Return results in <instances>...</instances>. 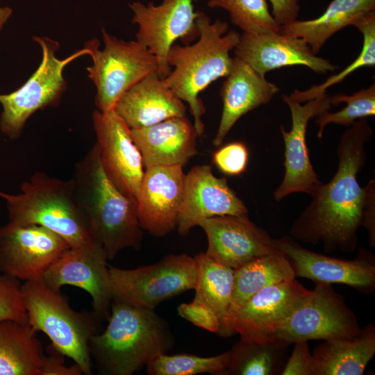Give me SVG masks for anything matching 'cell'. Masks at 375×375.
<instances>
[{
	"mask_svg": "<svg viewBox=\"0 0 375 375\" xmlns=\"http://www.w3.org/2000/svg\"><path fill=\"white\" fill-rule=\"evenodd\" d=\"M372 133L366 118L343 132L337 147V170L329 182L310 195L311 201L293 222L290 233L294 240L321 244L326 253H352L363 226L370 247H375V181L365 187L358 181L367 162L365 145Z\"/></svg>",
	"mask_w": 375,
	"mask_h": 375,
	"instance_id": "obj_1",
	"label": "cell"
},
{
	"mask_svg": "<svg viewBox=\"0 0 375 375\" xmlns=\"http://www.w3.org/2000/svg\"><path fill=\"white\" fill-rule=\"evenodd\" d=\"M71 181L90 235L101 246L108 260L124 249L141 247L143 230L137 204L106 174L97 143L76 163Z\"/></svg>",
	"mask_w": 375,
	"mask_h": 375,
	"instance_id": "obj_2",
	"label": "cell"
},
{
	"mask_svg": "<svg viewBox=\"0 0 375 375\" xmlns=\"http://www.w3.org/2000/svg\"><path fill=\"white\" fill-rule=\"evenodd\" d=\"M108 321L105 330L89 342L91 357L101 374L132 375L174 344L169 324L154 310L112 299Z\"/></svg>",
	"mask_w": 375,
	"mask_h": 375,
	"instance_id": "obj_3",
	"label": "cell"
},
{
	"mask_svg": "<svg viewBox=\"0 0 375 375\" xmlns=\"http://www.w3.org/2000/svg\"><path fill=\"white\" fill-rule=\"evenodd\" d=\"M196 24L199 40L192 44L174 43L171 47L167 61L174 69L163 79L180 99L188 103L193 125L201 136L205 129L201 117L206 108L199 94L212 82L229 74L233 60L230 51L240 34L228 31L226 22H212L203 12H197Z\"/></svg>",
	"mask_w": 375,
	"mask_h": 375,
	"instance_id": "obj_4",
	"label": "cell"
},
{
	"mask_svg": "<svg viewBox=\"0 0 375 375\" xmlns=\"http://www.w3.org/2000/svg\"><path fill=\"white\" fill-rule=\"evenodd\" d=\"M20 190L17 194L0 190L8 223L43 226L59 235L70 247L92 240L76 205L71 179L35 171L22 183Z\"/></svg>",
	"mask_w": 375,
	"mask_h": 375,
	"instance_id": "obj_5",
	"label": "cell"
},
{
	"mask_svg": "<svg viewBox=\"0 0 375 375\" xmlns=\"http://www.w3.org/2000/svg\"><path fill=\"white\" fill-rule=\"evenodd\" d=\"M28 322L36 331L46 334L51 344L72 359L83 374H92L89 342L101 321L93 312H77L60 290L47 286L42 279L22 284Z\"/></svg>",
	"mask_w": 375,
	"mask_h": 375,
	"instance_id": "obj_6",
	"label": "cell"
},
{
	"mask_svg": "<svg viewBox=\"0 0 375 375\" xmlns=\"http://www.w3.org/2000/svg\"><path fill=\"white\" fill-rule=\"evenodd\" d=\"M33 40L42 51L39 67L19 88L9 94H0L2 106L0 131L11 140L20 137L27 120L33 113L59 103L67 88L63 76L65 67L75 59L90 53V49L85 45L69 56L59 59L56 56L60 48L58 42L40 36H34Z\"/></svg>",
	"mask_w": 375,
	"mask_h": 375,
	"instance_id": "obj_7",
	"label": "cell"
},
{
	"mask_svg": "<svg viewBox=\"0 0 375 375\" xmlns=\"http://www.w3.org/2000/svg\"><path fill=\"white\" fill-rule=\"evenodd\" d=\"M104 47L93 40L85 43L92 64L87 68L96 88L95 105L101 112L113 110L122 95L147 75L158 71L156 58L139 42H126L101 30Z\"/></svg>",
	"mask_w": 375,
	"mask_h": 375,
	"instance_id": "obj_8",
	"label": "cell"
},
{
	"mask_svg": "<svg viewBox=\"0 0 375 375\" xmlns=\"http://www.w3.org/2000/svg\"><path fill=\"white\" fill-rule=\"evenodd\" d=\"M112 299L154 310L161 302L194 288L197 265L187 254H169L135 269L108 266Z\"/></svg>",
	"mask_w": 375,
	"mask_h": 375,
	"instance_id": "obj_9",
	"label": "cell"
},
{
	"mask_svg": "<svg viewBox=\"0 0 375 375\" xmlns=\"http://www.w3.org/2000/svg\"><path fill=\"white\" fill-rule=\"evenodd\" d=\"M362 328L344 299L331 284L316 283L276 331L274 338L297 341L351 340Z\"/></svg>",
	"mask_w": 375,
	"mask_h": 375,
	"instance_id": "obj_10",
	"label": "cell"
},
{
	"mask_svg": "<svg viewBox=\"0 0 375 375\" xmlns=\"http://www.w3.org/2000/svg\"><path fill=\"white\" fill-rule=\"evenodd\" d=\"M137 24L136 40L157 59V74L161 78L170 72L167 56L171 47L178 40H192L199 36L193 0H162L159 5L140 1L129 4Z\"/></svg>",
	"mask_w": 375,
	"mask_h": 375,
	"instance_id": "obj_11",
	"label": "cell"
},
{
	"mask_svg": "<svg viewBox=\"0 0 375 375\" xmlns=\"http://www.w3.org/2000/svg\"><path fill=\"white\" fill-rule=\"evenodd\" d=\"M70 246L38 225L0 226V273L19 280L42 279L49 267Z\"/></svg>",
	"mask_w": 375,
	"mask_h": 375,
	"instance_id": "obj_12",
	"label": "cell"
},
{
	"mask_svg": "<svg viewBox=\"0 0 375 375\" xmlns=\"http://www.w3.org/2000/svg\"><path fill=\"white\" fill-rule=\"evenodd\" d=\"M107 260L101 246L91 240L70 247L49 267L42 281L56 290L67 285L84 290L92 297L93 312L108 320L112 294Z\"/></svg>",
	"mask_w": 375,
	"mask_h": 375,
	"instance_id": "obj_13",
	"label": "cell"
},
{
	"mask_svg": "<svg viewBox=\"0 0 375 375\" xmlns=\"http://www.w3.org/2000/svg\"><path fill=\"white\" fill-rule=\"evenodd\" d=\"M275 247L287 258L297 277L316 283L343 284L364 294L375 289V257L365 248L353 260H342L312 251L291 236L273 239Z\"/></svg>",
	"mask_w": 375,
	"mask_h": 375,
	"instance_id": "obj_14",
	"label": "cell"
},
{
	"mask_svg": "<svg viewBox=\"0 0 375 375\" xmlns=\"http://www.w3.org/2000/svg\"><path fill=\"white\" fill-rule=\"evenodd\" d=\"M283 101L290 108L292 127L287 131L283 125L280 131L285 145L283 178L273 196L280 201L288 195L302 192L310 196L322 185L311 164L306 144L309 120L331 109L329 96L325 93L305 104L283 94Z\"/></svg>",
	"mask_w": 375,
	"mask_h": 375,
	"instance_id": "obj_15",
	"label": "cell"
},
{
	"mask_svg": "<svg viewBox=\"0 0 375 375\" xmlns=\"http://www.w3.org/2000/svg\"><path fill=\"white\" fill-rule=\"evenodd\" d=\"M92 118L100 161L106 174L137 204L144 167L131 128L114 110L101 112L97 109Z\"/></svg>",
	"mask_w": 375,
	"mask_h": 375,
	"instance_id": "obj_16",
	"label": "cell"
},
{
	"mask_svg": "<svg viewBox=\"0 0 375 375\" xmlns=\"http://www.w3.org/2000/svg\"><path fill=\"white\" fill-rule=\"evenodd\" d=\"M206 233V254L233 269L279 250L268 233L258 226L248 214L205 219L198 224Z\"/></svg>",
	"mask_w": 375,
	"mask_h": 375,
	"instance_id": "obj_17",
	"label": "cell"
},
{
	"mask_svg": "<svg viewBox=\"0 0 375 375\" xmlns=\"http://www.w3.org/2000/svg\"><path fill=\"white\" fill-rule=\"evenodd\" d=\"M244 214H248L244 203L224 177L213 174L210 165L194 166L185 174L176 227L181 235H187L205 219Z\"/></svg>",
	"mask_w": 375,
	"mask_h": 375,
	"instance_id": "obj_18",
	"label": "cell"
},
{
	"mask_svg": "<svg viewBox=\"0 0 375 375\" xmlns=\"http://www.w3.org/2000/svg\"><path fill=\"white\" fill-rule=\"evenodd\" d=\"M185 174L182 166H153L145 169L137 199L142 230L163 237L177 227Z\"/></svg>",
	"mask_w": 375,
	"mask_h": 375,
	"instance_id": "obj_19",
	"label": "cell"
},
{
	"mask_svg": "<svg viewBox=\"0 0 375 375\" xmlns=\"http://www.w3.org/2000/svg\"><path fill=\"white\" fill-rule=\"evenodd\" d=\"M234 53L235 57L262 76L286 66H304L320 74L333 72L337 68L329 60L314 54L303 38L280 32H243Z\"/></svg>",
	"mask_w": 375,
	"mask_h": 375,
	"instance_id": "obj_20",
	"label": "cell"
},
{
	"mask_svg": "<svg viewBox=\"0 0 375 375\" xmlns=\"http://www.w3.org/2000/svg\"><path fill=\"white\" fill-rule=\"evenodd\" d=\"M296 278L268 286L248 299L235 313L232 326L241 340L265 341L308 292Z\"/></svg>",
	"mask_w": 375,
	"mask_h": 375,
	"instance_id": "obj_21",
	"label": "cell"
},
{
	"mask_svg": "<svg viewBox=\"0 0 375 375\" xmlns=\"http://www.w3.org/2000/svg\"><path fill=\"white\" fill-rule=\"evenodd\" d=\"M133 139L140 151L144 167L185 166L197 155L199 135L185 117H174L156 124L131 128Z\"/></svg>",
	"mask_w": 375,
	"mask_h": 375,
	"instance_id": "obj_22",
	"label": "cell"
},
{
	"mask_svg": "<svg viewBox=\"0 0 375 375\" xmlns=\"http://www.w3.org/2000/svg\"><path fill=\"white\" fill-rule=\"evenodd\" d=\"M278 92L276 84L268 81L245 62L233 58L231 70L220 90L223 108L213 145L221 146L243 115L267 104Z\"/></svg>",
	"mask_w": 375,
	"mask_h": 375,
	"instance_id": "obj_23",
	"label": "cell"
},
{
	"mask_svg": "<svg viewBox=\"0 0 375 375\" xmlns=\"http://www.w3.org/2000/svg\"><path fill=\"white\" fill-rule=\"evenodd\" d=\"M186 108L164 79L154 72L125 92L113 110L130 128H138L185 117Z\"/></svg>",
	"mask_w": 375,
	"mask_h": 375,
	"instance_id": "obj_24",
	"label": "cell"
},
{
	"mask_svg": "<svg viewBox=\"0 0 375 375\" xmlns=\"http://www.w3.org/2000/svg\"><path fill=\"white\" fill-rule=\"evenodd\" d=\"M375 354V327L369 324L351 340L323 341L313 351L314 375H362Z\"/></svg>",
	"mask_w": 375,
	"mask_h": 375,
	"instance_id": "obj_25",
	"label": "cell"
},
{
	"mask_svg": "<svg viewBox=\"0 0 375 375\" xmlns=\"http://www.w3.org/2000/svg\"><path fill=\"white\" fill-rule=\"evenodd\" d=\"M375 10V0H332L317 18L294 20L281 26L280 33L303 38L317 55L335 33L366 13Z\"/></svg>",
	"mask_w": 375,
	"mask_h": 375,
	"instance_id": "obj_26",
	"label": "cell"
},
{
	"mask_svg": "<svg viewBox=\"0 0 375 375\" xmlns=\"http://www.w3.org/2000/svg\"><path fill=\"white\" fill-rule=\"evenodd\" d=\"M28 322H0V375H41L45 354Z\"/></svg>",
	"mask_w": 375,
	"mask_h": 375,
	"instance_id": "obj_27",
	"label": "cell"
},
{
	"mask_svg": "<svg viewBox=\"0 0 375 375\" xmlns=\"http://www.w3.org/2000/svg\"><path fill=\"white\" fill-rule=\"evenodd\" d=\"M294 278L296 276L292 265L280 250L235 269L229 312L230 326L233 334L235 333L232 326L233 317L248 299L268 286Z\"/></svg>",
	"mask_w": 375,
	"mask_h": 375,
	"instance_id": "obj_28",
	"label": "cell"
},
{
	"mask_svg": "<svg viewBox=\"0 0 375 375\" xmlns=\"http://www.w3.org/2000/svg\"><path fill=\"white\" fill-rule=\"evenodd\" d=\"M194 258L197 265L194 299L208 306L217 315L220 322L217 334L230 337L234 335L229 320L234 269L214 260L206 253Z\"/></svg>",
	"mask_w": 375,
	"mask_h": 375,
	"instance_id": "obj_29",
	"label": "cell"
},
{
	"mask_svg": "<svg viewBox=\"0 0 375 375\" xmlns=\"http://www.w3.org/2000/svg\"><path fill=\"white\" fill-rule=\"evenodd\" d=\"M289 344L274 338L265 341L241 340L229 350L222 375H279L288 360Z\"/></svg>",
	"mask_w": 375,
	"mask_h": 375,
	"instance_id": "obj_30",
	"label": "cell"
},
{
	"mask_svg": "<svg viewBox=\"0 0 375 375\" xmlns=\"http://www.w3.org/2000/svg\"><path fill=\"white\" fill-rule=\"evenodd\" d=\"M363 35L362 49L358 57L339 73L329 76L324 83L300 91L295 90L289 97L300 103L314 99L326 93L330 87L342 82L359 68L375 65V10L358 19L353 24Z\"/></svg>",
	"mask_w": 375,
	"mask_h": 375,
	"instance_id": "obj_31",
	"label": "cell"
},
{
	"mask_svg": "<svg viewBox=\"0 0 375 375\" xmlns=\"http://www.w3.org/2000/svg\"><path fill=\"white\" fill-rule=\"evenodd\" d=\"M229 360V351L210 356L180 353H160L153 358L146 365L149 375H195L209 373L222 375Z\"/></svg>",
	"mask_w": 375,
	"mask_h": 375,
	"instance_id": "obj_32",
	"label": "cell"
},
{
	"mask_svg": "<svg viewBox=\"0 0 375 375\" xmlns=\"http://www.w3.org/2000/svg\"><path fill=\"white\" fill-rule=\"evenodd\" d=\"M207 5L226 10L231 22L243 32L281 31V26L269 12L267 0H208Z\"/></svg>",
	"mask_w": 375,
	"mask_h": 375,
	"instance_id": "obj_33",
	"label": "cell"
},
{
	"mask_svg": "<svg viewBox=\"0 0 375 375\" xmlns=\"http://www.w3.org/2000/svg\"><path fill=\"white\" fill-rule=\"evenodd\" d=\"M329 99L331 105L336 106L340 103L347 105L338 112H330L328 110L317 117L315 122L319 126L317 137L319 140L323 138L324 128L329 124L349 127L360 119L375 115L374 83L351 95L338 94L329 97Z\"/></svg>",
	"mask_w": 375,
	"mask_h": 375,
	"instance_id": "obj_34",
	"label": "cell"
},
{
	"mask_svg": "<svg viewBox=\"0 0 375 375\" xmlns=\"http://www.w3.org/2000/svg\"><path fill=\"white\" fill-rule=\"evenodd\" d=\"M28 322L22 284L19 280L0 273V322Z\"/></svg>",
	"mask_w": 375,
	"mask_h": 375,
	"instance_id": "obj_35",
	"label": "cell"
},
{
	"mask_svg": "<svg viewBox=\"0 0 375 375\" xmlns=\"http://www.w3.org/2000/svg\"><path fill=\"white\" fill-rule=\"evenodd\" d=\"M249 160L247 146L241 142H230L217 150L212 156V162L222 173L237 176L246 169Z\"/></svg>",
	"mask_w": 375,
	"mask_h": 375,
	"instance_id": "obj_36",
	"label": "cell"
},
{
	"mask_svg": "<svg viewBox=\"0 0 375 375\" xmlns=\"http://www.w3.org/2000/svg\"><path fill=\"white\" fill-rule=\"evenodd\" d=\"M177 311L182 318L198 327L215 333L219 331L220 322L217 315L208 306L196 299L180 304Z\"/></svg>",
	"mask_w": 375,
	"mask_h": 375,
	"instance_id": "obj_37",
	"label": "cell"
},
{
	"mask_svg": "<svg viewBox=\"0 0 375 375\" xmlns=\"http://www.w3.org/2000/svg\"><path fill=\"white\" fill-rule=\"evenodd\" d=\"M281 375H314L313 359L308 341H297Z\"/></svg>",
	"mask_w": 375,
	"mask_h": 375,
	"instance_id": "obj_38",
	"label": "cell"
},
{
	"mask_svg": "<svg viewBox=\"0 0 375 375\" xmlns=\"http://www.w3.org/2000/svg\"><path fill=\"white\" fill-rule=\"evenodd\" d=\"M48 356L45 355L41 375H81L83 374L78 365L67 366L64 357L51 344L47 349Z\"/></svg>",
	"mask_w": 375,
	"mask_h": 375,
	"instance_id": "obj_39",
	"label": "cell"
},
{
	"mask_svg": "<svg viewBox=\"0 0 375 375\" xmlns=\"http://www.w3.org/2000/svg\"><path fill=\"white\" fill-rule=\"evenodd\" d=\"M272 6V16L281 26L296 19L300 6L298 0H269Z\"/></svg>",
	"mask_w": 375,
	"mask_h": 375,
	"instance_id": "obj_40",
	"label": "cell"
},
{
	"mask_svg": "<svg viewBox=\"0 0 375 375\" xmlns=\"http://www.w3.org/2000/svg\"><path fill=\"white\" fill-rule=\"evenodd\" d=\"M12 13V10L11 8L8 6H0V31L10 17Z\"/></svg>",
	"mask_w": 375,
	"mask_h": 375,
	"instance_id": "obj_41",
	"label": "cell"
}]
</instances>
